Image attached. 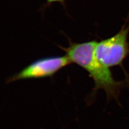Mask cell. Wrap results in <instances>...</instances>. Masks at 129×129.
I'll use <instances>...</instances> for the list:
<instances>
[{
    "mask_svg": "<svg viewBox=\"0 0 129 129\" xmlns=\"http://www.w3.org/2000/svg\"><path fill=\"white\" fill-rule=\"evenodd\" d=\"M128 34L129 25L123 26L114 36L97 42L95 55L104 66L110 68L122 64L129 54Z\"/></svg>",
    "mask_w": 129,
    "mask_h": 129,
    "instance_id": "obj_2",
    "label": "cell"
},
{
    "mask_svg": "<svg viewBox=\"0 0 129 129\" xmlns=\"http://www.w3.org/2000/svg\"><path fill=\"white\" fill-rule=\"evenodd\" d=\"M97 41L84 43L70 42L67 47H61L66 52L71 63L78 64L85 70L93 80V92L103 90L108 99L117 100L125 83L116 80L109 68L104 66L96 58L95 46Z\"/></svg>",
    "mask_w": 129,
    "mask_h": 129,
    "instance_id": "obj_1",
    "label": "cell"
},
{
    "mask_svg": "<svg viewBox=\"0 0 129 129\" xmlns=\"http://www.w3.org/2000/svg\"><path fill=\"white\" fill-rule=\"evenodd\" d=\"M71 63H72L70 60L66 55L39 59L11 76L7 82L10 83L19 80L52 77L60 70Z\"/></svg>",
    "mask_w": 129,
    "mask_h": 129,
    "instance_id": "obj_3",
    "label": "cell"
},
{
    "mask_svg": "<svg viewBox=\"0 0 129 129\" xmlns=\"http://www.w3.org/2000/svg\"><path fill=\"white\" fill-rule=\"evenodd\" d=\"M64 1V0H46L48 3H51L53 2H60L61 3H63Z\"/></svg>",
    "mask_w": 129,
    "mask_h": 129,
    "instance_id": "obj_4",
    "label": "cell"
}]
</instances>
